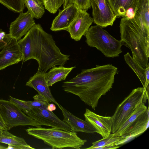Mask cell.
<instances>
[{"instance_id":"1","label":"cell","mask_w":149,"mask_h":149,"mask_svg":"<svg viewBox=\"0 0 149 149\" xmlns=\"http://www.w3.org/2000/svg\"><path fill=\"white\" fill-rule=\"evenodd\" d=\"M117 68L111 64L84 69L71 79L64 82L65 92L78 96L86 104L95 110L99 99L112 88Z\"/></svg>"},{"instance_id":"2","label":"cell","mask_w":149,"mask_h":149,"mask_svg":"<svg viewBox=\"0 0 149 149\" xmlns=\"http://www.w3.org/2000/svg\"><path fill=\"white\" fill-rule=\"evenodd\" d=\"M22 54L23 62L31 59L37 61V72H46L57 65L63 66L70 55L62 54L56 46L52 36L39 24H35L18 41Z\"/></svg>"},{"instance_id":"3","label":"cell","mask_w":149,"mask_h":149,"mask_svg":"<svg viewBox=\"0 0 149 149\" xmlns=\"http://www.w3.org/2000/svg\"><path fill=\"white\" fill-rule=\"evenodd\" d=\"M120 41L131 50L132 58L143 68L149 64V32L133 18L123 17L120 24Z\"/></svg>"},{"instance_id":"4","label":"cell","mask_w":149,"mask_h":149,"mask_svg":"<svg viewBox=\"0 0 149 149\" xmlns=\"http://www.w3.org/2000/svg\"><path fill=\"white\" fill-rule=\"evenodd\" d=\"M28 134L40 139L52 148L61 149L70 148L80 149L86 142L78 136L76 132L41 126L29 127L26 130Z\"/></svg>"},{"instance_id":"5","label":"cell","mask_w":149,"mask_h":149,"mask_svg":"<svg viewBox=\"0 0 149 149\" xmlns=\"http://www.w3.org/2000/svg\"><path fill=\"white\" fill-rule=\"evenodd\" d=\"M84 36L88 46L96 48L107 57H118L122 52L123 44L120 40H116L99 25L89 27Z\"/></svg>"},{"instance_id":"6","label":"cell","mask_w":149,"mask_h":149,"mask_svg":"<svg viewBox=\"0 0 149 149\" xmlns=\"http://www.w3.org/2000/svg\"><path fill=\"white\" fill-rule=\"evenodd\" d=\"M148 99V91L139 87L133 89L118 106L111 116V132L114 133L132 114L137 105Z\"/></svg>"},{"instance_id":"7","label":"cell","mask_w":149,"mask_h":149,"mask_svg":"<svg viewBox=\"0 0 149 149\" xmlns=\"http://www.w3.org/2000/svg\"><path fill=\"white\" fill-rule=\"evenodd\" d=\"M0 111L9 130L19 126H41L37 122L25 114L17 105L9 100L0 99Z\"/></svg>"},{"instance_id":"8","label":"cell","mask_w":149,"mask_h":149,"mask_svg":"<svg viewBox=\"0 0 149 149\" xmlns=\"http://www.w3.org/2000/svg\"><path fill=\"white\" fill-rule=\"evenodd\" d=\"M47 107L41 108L32 107L24 113L30 117L40 126L45 125L68 131H72L71 127L61 120L52 111H49Z\"/></svg>"},{"instance_id":"9","label":"cell","mask_w":149,"mask_h":149,"mask_svg":"<svg viewBox=\"0 0 149 149\" xmlns=\"http://www.w3.org/2000/svg\"><path fill=\"white\" fill-rule=\"evenodd\" d=\"M93 22L102 28L112 26L116 17L107 0H90Z\"/></svg>"},{"instance_id":"10","label":"cell","mask_w":149,"mask_h":149,"mask_svg":"<svg viewBox=\"0 0 149 149\" xmlns=\"http://www.w3.org/2000/svg\"><path fill=\"white\" fill-rule=\"evenodd\" d=\"M79 9L72 0H66L62 10L53 20L50 29L54 31L65 30L77 16Z\"/></svg>"},{"instance_id":"11","label":"cell","mask_w":149,"mask_h":149,"mask_svg":"<svg viewBox=\"0 0 149 149\" xmlns=\"http://www.w3.org/2000/svg\"><path fill=\"white\" fill-rule=\"evenodd\" d=\"M93 22V18L86 11L79 9L77 16L66 30L72 39L78 41L85 35Z\"/></svg>"},{"instance_id":"12","label":"cell","mask_w":149,"mask_h":149,"mask_svg":"<svg viewBox=\"0 0 149 149\" xmlns=\"http://www.w3.org/2000/svg\"><path fill=\"white\" fill-rule=\"evenodd\" d=\"M23 58L18 40L12 38L0 52V70L17 64Z\"/></svg>"},{"instance_id":"13","label":"cell","mask_w":149,"mask_h":149,"mask_svg":"<svg viewBox=\"0 0 149 149\" xmlns=\"http://www.w3.org/2000/svg\"><path fill=\"white\" fill-rule=\"evenodd\" d=\"M34 17L29 11L20 13L18 17L11 22L9 34L11 38L19 40L35 24Z\"/></svg>"},{"instance_id":"14","label":"cell","mask_w":149,"mask_h":149,"mask_svg":"<svg viewBox=\"0 0 149 149\" xmlns=\"http://www.w3.org/2000/svg\"><path fill=\"white\" fill-rule=\"evenodd\" d=\"M85 120L89 122L95 128L97 133L103 138L111 132V117L98 115L88 109L84 114Z\"/></svg>"},{"instance_id":"15","label":"cell","mask_w":149,"mask_h":149,"mask_svg":"<svg viewBox=\"0 0 149 149\" xmlns=\"http://www.w3.org/2000/svg\"><path fill=\"white\" fill-rule=\"evenodd\" d=\"M45 72H37L31 77L26 85L35 89L38 94L47 99L49 102L57 106L59 104L52 95L45 76Z\"/></svg>"},{"instance_id":"16","label":"cell","mask_w":149,"mask_h":149,"mask_svg":"<svg viewBox=\"0 0 149 149\" xmlns=\"http://www.w3.org/2000/svg\"><path fill=\"white\" fill-rule=\"evenodd\" d=\"M149 109L132 124L122 136L124 138L116 145H122L128 141L141 135L145 132L149 127Z\"/></svg>"},{"instance_id":"17","label":"cell","mask_w":149,"mask_h":149,"mask_svg":"<svg viewBox=\"0 0 149 149\" xmlns=\"http://www.w3.org/2000/svg\"><path fill=\"white\" fill-rule=\"evenodd\" d=\"M58 106L63 114V121L71 127L72 131L91 134L96 132L95 130L89 122L75 116L60 104Z\"/></svg>"},{"instance_id":"18","label":"cell","mask_w":149,"mask_h":149,"mask_svg":"<svg viewBox=\"0 0 149 149\" xmlns=\"http://www.w3.org/2000/svg\"><path fill=\"white\" fill-rule=\"evenodd\" d=\"M117 17L133 18L138 0H107Z\"/></svg>"},{"instance_id":"19","label":"cell","mask_w":149,"mask_h":149,"mask_svg":"<svg viewBox=\"0 0 149 149\" xmlns=\"http://www.w3.org/2000/svg\"><path fill=\"white\" fill-rule=\"evenodd\" d=\"M149 0H138L133 18L145 31L149 32Z\"/></svg>"},{"instance_id":"20","label":"cell","mask_w":149,"mask_h":149,"mask_svg":"<svg viewBox=\"0 0 149 149\" xmlns=\"http://www.w3.org/2000/svg\"><path fill=\"white\" fill-rule=\"evenodd\" d=\"M0 142L8 145L7 149H34L24 139L11 134L8 130L0 128Z\"/></svg>"},{"instance_id":"21","label":"cell","mask_w":149,"mask_h":149,"mask_svg":"<svg viewBox=\"0 0 149 149\" xmlns=\"http://www.w3.org/2000/svg\"><path fill=\"white\" fill-rule=\"evenodd\" d=\"M76 66L66 68L62 66H54L47 73H45V78L49 86H51L56 83L65 79L71 71Z\"/></svg>"},{"instance_id":"22","label":"cell","mask_w":149,"mask_h":149,"mask_svg":"<svg viewBox=\"0 0 149 149\" xmlns=\"http://www.w3.org/2000/svg\"><path fill=\"white\" fill-rule=\"evenodd\" d=\"M147 109L143 102H140L130 116L114 134L118 136H122L132 124Z\"/></svg>"},{"instance_id":"23","label":"cell","mask_w":149,"mask_h":149,"mask_svg":"<svg viewBox=\"0 0 149 149\" xmlns=\"http://www.w3.org/2000/svg\"><path fill=\"white\" fill-rule=\"evenodd\" d=\"M25 6L34 18H41L45 12L44 4L41 0H24Z\"/></svg>"},{"instance_id":"24","label":"cell","mask_w":149,"mask_h":149,"mask_svg":"<svg viewBox=\"0 0 149 149\" xmlns=\"http://www.w3.org/2000/svg\"><path fill=\"white\" fill-rule=\"evenodd\" d=\"M124 58L126 63L136 73L143 87L146 81L145 69L141 67L129 52L124 55Z\"/></svg>"},{"instance_id":"25","label":"cell","mask_w":149,"mask_h":149,"mask_svg":"<svg viewBox=\"0 0 149 149\" xmlns=\"http://www.w3.org/2000/svg\"><path fill=\"white\" fill-rule=\"evenodd\" d=\"M123 138V137L118 136L114 133H110L102 139L92 143L91 146L86 149H101L103 147L116 144V143Z\"/></svg>"},{"instance_id":"26","label":"cell","mask_w":149,"mask_h":149,"mask_svg":"<svg viewBox=\"0 0 149 149\" xmlns=\"http://www.w3.org/2000/svg\"><path fill=\"white\" fill-rule=\"evenodd\" d=\"M0 3L15 13L22 12L25 7L24 0H0Z\"/></svg>"},{"instance_id":"27","label":"cell","mask_w":149,"mask_h":149,"mask_svg":"<svg viewBox=\"0 0 149 149\" xmlns=\"http://www.w3.org/2000/svg\"><path fill=\"white\" fill-rule=\"evenodd\" d=\"M44 7L51 13H56L66 0H41Z\"/></svg>"},{"instance_id":"28","label":"cell","mask_w":149,"mask_h":149,"mask_svg":"<svg viewBox=\"0 0 149 149\" xmlns=\"http://www.w3.org/2000/svg\"><path fill=\"white\" fill-rule=\"evenodd\" d=\"M33 98V101L24 100L25 102L33 108H41L47 107L49 102L45 98L40 95L36 94Z\"/></svg>"},{"instance_id":"29","label":"cell","mask_w":149,"mask_h":149,"mask_svg":"<svg viewBox=\"0 0 149 149\" xmlns=\"http://www.w3.org/2000/svg\"><path fill=\"white\" fill-rule=\"evenodd\" d=\"M11 38L9 33L6 34L0 29V50L2 49Z\"/></svg>"},{"instance_id":"30","label":"cell","mask_w":149,"mask_h":149,"mask_svg":"<svg viewBox=\"0 0 149 149\" xmlns=\"http://www.w3.org/2000/svg\"><path fill=\"white\" fill-rule=\"evenodd\" d=\"M80 10L87 11L91 7L90 0H72Z\"/></svg>"},{"instance_id":"31","label":"cell","mask_w":149,"mask_h":149,"mask_svg":"<svg viewBox=\"0 0 149 149\" xmlns=\"http://www.w3.org/2000/svg\"><path fill=\"white\" fill-rule=\"evenodd\" d=\"M146 81L144 86L143 87L145 89L148 91L149 83V64L145 68Z\"/></svg>"},{"instance_id":"32","label":"cell","mask_w":149,"mask_h":149,"mask_svg":"<svg viewBox=\"0 0 149 149\" xmlns=\"http://www.w3.org/2000/svg\"><path fill=\"white\" fill-rule=\"evenodd\" d=\"M0 128L4 130H8L7 126L5 123L1 116L0 111Z\"/></svg>"},{"instance_id":"33","label":"cell","mask_w":149,"mask_h":149,"mask_svg":"<svg viewBox=\"0 0 149 149\" xmlns=\"http://www.w3.org/2000/svg\"><path fill=\"white\" fill-rule=\"evenodd\" d=\"M47 109L51 111H52L56 109V105L54 103H50L48 105L47 107Z\"/></svg>"},{"instance_id":"34","label":"cell","mask_w":149,"mask_h":149,"mask_svg":"<svg viewBox=\"0 0 149 149\" xmlns=\"http://www.w3.org/2000/svg\"><path fill=\"white\" fill-rule=\"evenodd\" d=\"M6 148L4 146L0 145V149H6Z\"/></svg>"}]
</instances>
